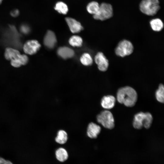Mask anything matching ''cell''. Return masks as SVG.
I'll use <instances>...</instances> for the list:
<instances>
[{
	"label": "cell",
	"mask_w": 164,
	"mask_h": 164,
	"mask_svg": "<svg viewBox=\"0 0 164 164\" xmlns=\"http://www.w3.org/2000/svg\"><path fill=\"white\" fill-rule=\"evenodd\" d=\"M138 96L136 91L132 87L126 86L119 88L117 92L118 101L127 107H132L135 104Z\"/></svg>",
	"instance_id": "cell-1"
},
{
	"label": "cell",
	"mask_w": 164,
	"mask_h": 164,
	"mask_svg": "<svg viewBox=\"0 0 164 164\" xmlns=\"http://www.w3.org/2000/svg\"><path fill=\"white\" fill-rule=\"evenodd\" d=\"M152 120V116L150 113L141 112L135 115L133 126L134 128L138 129L143 127L148 129L151 127Z\"/></svg>",
	"instance_id": "cell-2"
},
{
	"label": "cell",
	"mask_w": 164,
	"mask_h": 164,
	"mask_svg": "<svg viewBox=\"0 0 164 164\" xmlns=\"http://www.w3.org/2000/svg\"><path fill=\"white\" fill-rule=\"evenodd\" d=\"M159 0H142L139 4L140 11L149 16L155 15L160 9Z\"/></svg>",
	"instance_id": "cell-3"
},
{
	"label": "cell",
	"mask_w": 164,
	"mask_h": 164,
	"mask_svg": "<svg viewBox=\"0 0 164 164\" xmlns=\"http://www.w3.org/2000/svg\"><path fill=\"white\" fill-rule=\"evenodd\" d=\"M98 123L105 128L112 129L114 127V119L112 113L108 110L101 111L96 117Z\"/></svg>",
	"instance_id": "cell-4"
},
{
	"label": "cell",
	"mask_w": 164,
	"mask_h": 164,
	"mask_svg": "<svg viewBox=\"0 0 164 164\" xmlns=\"http://www.w3.org/2000/svg\"><path fill=\"white\" fill-rule=\"evenodd\" d=\"M113 12V8L111 4L103 2L100 5L98 12L93 15V17L95 19L104 21L112 17Z\"/></svg>",
	"instance_id": "cell-5"
},
{
	"label": "cell",
	"mask_w": 164,
	"mask_h": 164,
	"mask_svg": "<svg viewBox=\"0 0 164 164\" xmlns=\"http://www.w3.org/2000/svg\"><path fill=\"white\" fill-rule=\"evenodd\" d=\"M133 50L132 43L128 40H123L119 43L115 49V53L117 55L124 57L131 54Z\"/></svg>",
	"instance_id": "cell-6"
},
{
	"label": "cell",
	"mask_w": 164,
	"mask_h": 164,
	"mask_svg": "<svg viewBox=\"0 0 164 164\" xmlns=\"http://www.w3.org/2000/svg\"><path fill=\"white\" fill-rule=\"evenodd\" d=\"M41 46L39 42L36 40L27 41L24 44L23 48L24 52L28 54L33 55L37 53Z\"/></svg>",
	"instance_id": "cell-7"
},
{
	"label": "cell",
	"mask_w": 164,
	"mask_h": 164,
	"mask_svg": "<svg viewBox=\"0 0 164 164\" xmlns=\"http://www.w3.org/2000/svg\"><path fill=\"white\" fill-rule=\"evenodd\" d=\"M94 60L99 70L102 71H106L108 67V61L104 54L98 52L95 56Z\"/></svg>",
	"instance_id": "cell-8"
},
{
	"label": "cell",
	"mask_w": 164,
	"mask_h": 164,
	"mask_svg": "<svg viewBox=\"0 0 164 164\" xmlns=\"http://www.w3.org/2000/svg\"><path fill=\"white\" fill-rule=\"evenodd\" d=\"M101 130L100 126L93 122L89 123L87 126V134L91 138H96L100 134Z\"/></svg>",
	"instance_id": "cell-9"
},
{
	"label": "cell",
	"mask_w": 164,
	"mask_h": 164,
	"mask_svg": "<svg viewBox=\"0 0 164 164\" xmlns=\"http://www.w3.org/2000/svg\"><path fill=\"white\" fill-rule=\"evenodd\" d=\"M66 21L71 32L73 33H78L83 29V27L80 22L70 17H66Z\"/></svg>",
	"instance_id": "cell-10"
},
{
	"label": "cell",
	"mask_w": 164,
	"mask_h": 164,
	"mask_svg": "<svg viewBox=\"0 0 164 164\" xmlns=\"http://www.w3.org/2000/svg\"><path fill=\"white\" fill-rule=\"evenodd\" d=\"M44 45L49 48H53L56 43V39L54 32L48 30L44 38Z\"/></svg>",
	"instance_id": "cell-11"
},
{
	"label": "cell",
	"mask_w": 164,
	"mask_h": 164,
	"mask_svg": "<svg viewBox=\"0 0 164 164\" xmlns=\"http://www.w3.org/2000/svg\"><path fill=\"white\" fill-rule=\"evenodd\" d=\"M116 99L112 95H108L104 96L101 101V105L104 108L110 109L113 108L115 105Z\"/></svg>",
	"instance_id": "cell-12"
},
{
	"label": "cell",
	"mask_w": 164,
	"mask_h": 164,
	"mask_svg": "<svg viewBox=\"0 0 164 164\" xmlns=\"http://www.w3.org/2000/svg\"><path fill=\"white\" fill-rule=\"evenodd\" d=\"M21 55V54L18 50L11 47L7 48L4 53L6 59L9 60L15 59L20 60Z\"/></svg>",
	"instance_id": "cell-13"
},
{
	"label": "cell",
	"mask_w": 164,
	"mask_h": 164,
	"mask_svg": "<svg viewBox=\"0 0 164 164\" xmlns=\"http://www.w3.org/2000/svg\"><path fill=\"white\" fill-rule=\"evenodd\" d=\"M57 53L60 57L64 59L71 58L74 54V51L72 49L66 46L59 48Z\"/></svg>",
	"instance_id": "cell-14"
},
{
	"label": "cell",
	"mask_w": 164,
	"mask_h": 164,
	"mask_svg": "<svg viewBox=\"0 0 164 164\" xmlns=\"http://www.w3.org/2000/svg\"><path fill=\"white\" fill-rule=\"evenodd\" d=\"M55 157L57 160L60 162H64L67 160L69 155L67 150L64 148L60 147L55 152Z\"/></svg>",
	"instance_id": "cell-15"
},
{
	"label": "cell",
	"mask_w": 164,
	"mask_h": 164,
	"mask_svg": "<svg viewBox=\"0 0 164 164\" xmlns=\"http://www.w3.org/2000/svg\"><path fill=\"white\" fill-rule=\"evenodd\" d=\"M57 134L55 138V141L56 143L62 145L67 142L68 139V135L65 131L60 130L57 132Z\"/></svg>",
	"instance_id": "cell-16"
},
{
	"label": "cell",
	"mask_w": 164,
	"mask_h": 164,
	"mask_svg": "<svg viewBox=\"0 0 164 164\" xmlns=\"http://www.w3.org/2000/svg\"><path fill=\"white\" fill-rule=\"evenodd\" d=\"M150 24L152 29L156 32L161 31L164 26L162 21L159 18L152 19L150 21Z\"/></svg>",
	"instance_id": "cell-17"
},
{
	"label": "cell",
	"mask_w": 164,
	"mask_h": 164,
	"mask_svg": "<svg viewBox=\"0 0 164 164\" xmlns=\"http://www.w3.org/2000/svg\"><path fill=\"white\" fill-rule=\"evenodd\" d=\"M100 5L96 1L91 2L87 5V12L90 14L94 15L98 11Z\"/></svg>",
	"instance_id": "cell-18"
},
{
	"label": "cell",
	"mask_w": 164,
	"mask_h": 164,
	"mask_svg": "<svg viewBox=\"0 0 164 164\" xmlns=\"http://www.w3.org/2000/svg\"><path fill=\"white\" fill-rule=\"evenodd\" d=\"M69 44L73 47L81 46L83 43L82 38L80 36L73 35L71 36L69 39Z\"/></svg>",
	"instance_id": "cell-19"
},
{
	"label": "cell",
	"mask_w": 164,
	"mask_h": 164,
	"mask_svg": "<svg viewBox=\"0 0 164 164\" xmlns=\"http://www.w3.org/2000/svg\"><path fill=\"white\" fill-rule=\"evenodd\" d=\"M54 9L59 13L64 15L67 14L68 11L67 5L62 2H57L54 7Z\"/></svg>",
	"instance_id": "cell-20"
},
{
	"label": "cell",
	"mask_w": 164,
	"mask_h": 164,
	"mask_svg": "<svg viewBox=\"0 0 164 164\" xmlns=\"http://www.w3.org/2000/svg\"><path fill=\"white\" fill-rule=\"evenodd\" d=\"M81 63L86 66L91 65L93 63V59L91 55L88 53H84L80 58Z\"/></svg>",
	"instance_id": "cell-21"
},
{
	"label": "cell",
	"mask_w": 164,
	"mask_h": 164,
	"mask_svg": "<svg viewBox=\"0 0 164 164\" xmlns=\"http://www.w3.org/2000/svg\"><path fill=\"white\" fill-rule=\"evenodd\" d=\"M155 96L157 100L159 102L163 103L164 102V87L163 84H160L155 92Z\"/></svg>",
	"instance_id": "cell-22"
},
{
	"label": "cell",
	"mask_w": 164,
	"mask_h": 164,
	"mask_svg": "<svg viewBox=\"0 0 164 164\" xmlns=\"http://www.w3.org/2000/svg\"><path fill=\"white\" fill-rule=\"evenodd\" d=\"M21 32L24 34H28L30 32V29L29 26L27 24H23L20 27Z\"/></svg>",
	"instance_id": "cell-23"
},
{
	"label": "cell",
	"mask_w": 164,
	"mask_h": 164,
	"mask_svg": "<svg viewBox=\"0 0 164 164\" xmlns=\"http://www.w3.org/2000/svg\"><path fill=\"white\" fill-rule=\"evenodd\" d=\"M10 61L11 65L14 67H18L22 65L21 62L19 60H13Z\"/></svg>",
	"instance_id": "cell-24"
},
{
	"label": "cell",
	"mask_w": 164,
	"mask_h": 164,
	"mask_svg": "<svg viewBox=\"0 0 164 164\" xmlns=\"http://www.w3.org/2000/svg\"><path fill=\"white\" fill-rule=\"evenodd\" d=\"M19 12L18 9H15L12 10L10 13L11 15L13 17H16L19 15Z\"/></svg>",
	"instance_id": "cell-25"
},
{
	"label": "cell",
	"mask_w": 164,
	"mask_h": 164,
	"mask_svg": "<svg viewBox=\"0 0 164 164\" xmlns=\"http://www.w3.org/2000/svg\"><path fill=\"white\" fill-rule=\"evenodd\" d=\"M5 160H5L3 158L0 157V164H2L5 161Z\"/></svg>",
	"instance_id": "cell-26"
},
{
	"label": "cell",
	"mask_w": 164,
	"mask_h": 164,
	"mask_svg": "<svg viewBox=\"0 0 164 164\" xmlns=\"http://www.w3.org/2000/svg\"><path fill=\"white\" fill-rule=\"evenodd\" d=\"M3 0H0V4L2 3Z\"/></svg>",
	"instance_id": "cell-27"
},
{
	"label": "cell",
	"mask_w": 164,
	"mask_h": 164,
	"mask_svg": "<svg viewBox=\"0 0 164 164\" xmlns=\"http://www.w3.org/2000/svg\"><path fill=\"white\" fill-rule=\"evenodd\" d=\"M6 160L2 164H5V162H6Z\"/></svg>",
	"instance_id": "cell-28"
}]
</instances>
